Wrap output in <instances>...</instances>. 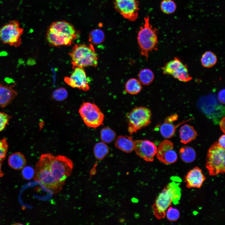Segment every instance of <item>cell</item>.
I'll return each mask as SVG.
<instances>
[{"label": "cell", "mask_w": 225, "mask_h": 225, "mask_svg": "<svg viewBox=\"0 0 225 225\" xmlns=\"http://www.w3.org/2000/svg\"><path fill=\"white\" fill-rule=\"evenodd\" d=\"M182 123H180L176 126L172 124V122L164 120V122L160 128V133L164 138H170L174 135L177 127Z\"/></svg>", "instance_id": "cell-21"}, {"label": "cell", "mask_w": 225, "mask_h": 225, "mask_svg": "<svg viewBox=\"0 0 225 225\" xmlns=\"http://www.w3.org/2000/svg\"><path fill=\"white\" fill-rule=\"evenodd\" d=\"M22 174L23 177L24 179L29 180L34 177L35 170L30 166H25L22 168Z\"/></svg>", "instance_id": "cell-34"}, {"label": "cell", "mask_w": 225, "mask_h": 225, "mask_svg": "<svg viewBox=\"0 0 225 225\" xmlns=\"http://www.w3.org/2000/svg\"><path fill=\"white\" fill-rule=\"evenodd\" d=\"M8 148V145L6 138L0 139V161L2 162L6 157Z\"/></svg>", "instance_id": "cell-33"}, {"label": "cell", "mask_w": 225, "mask_h": 225, "mask_svg": "<svg viewBox=\"0 0 225 225\" xmlns=\"http://www.w3.org/2000/svg\"><path fill=\"white\" fill-rule=\"evenodd\" d=\"M137 41L141 54L147 60L149 53L158 49L157 30L149 22L148 16L144 18V23L138 32Z\"/></svg>", "instance_id": "cell-4"}, {"label": "cell", "mask_w": 225, "mask_h": 225, "mask_svg": "<svg viewBox=\"0 0 225 225\" xmlns=\"http://www.w3.org/2000/svg\"><path fill=\"white\" fill-rule=\"evenodd\" d=\"M201 61L202 65L204 67L210 68L216 64L217 58L213 52L210 51H207L202 55Z\"/></svg>", "instance_id": "cell-24"}, {"label": "cell", "mask_w": 225, "mask_h": 225, "mask_svg": "<svg viewBox=\"0 0 225 225\" xmlns=\"http://www.w3.org/2000/svg\"><path fill=\"white\" fill-rule=\"evenodd\" d=\"M178 116L177 114H175L169 116L166 118L165 120L168 122H172L178 119Z\"/></svg>", "instance_id": "cell-37"}, {"label": "cell", "mask_w": 225, "mask_h": 225, "mask_svg": "<svg viewBox=\"0 0 225 225\" xmlns=\"http://www.w3.org/2000/svg\"><path fill=\"white\" fill-rule=\"evenodd\" d=\"M68 96V92L64 88H61L55 90L53 92V98L57 101H61L66 99Z\"/></svg>", "instance_id": "cell-31"}, {"label": "cell", "mask_w": 225, "mask_h": 225, "mask_svg": "<svg viewBox=\"0 0 225 225\" xmlns=\"http://www.w3.org/2000/svg\"><path fill=\"white\" fill-rule=\"evenodd\" d=\"M16 85L0 83V107H6L12 102L18 94L13 88Z\"/></svg>", "instance_id": "cell-16"}, {"label": "cell", "mask_w": 225, "mask_h": 225, "mask_svg": "<svg viewBox=\"0 0 225 225\" xmlns=\"http://www.w3.org/2000/svg\"><path fill=\"white\" fill-rule=\"evenodd\" d=\"M137 0H114L115 10L124 18L131 22L138 18L139 10Z\"/></svg>", "instance_id": "cell-10"}, {"label": "cell", "mask_w": 225, "mask_h": 225, "mask_svg": "<svg viewBox=\"0 0 225 225\" xmlns=\"http://www.w3.org/2000/svg\"><path fill=\"white\" fill-rule=\"evenodd\" d=\"M185 65L179 59L175 57L173 59L168 62L161 69L163 74L172 76Z\"/></svg>", "instance_id": "cell-20"}, {"label": "cell", "mask_w": 225, "mask_h": 225, "mask_svg": "<svg viewBox=\"0 0 225 225\" xmlns=\"http://www.w3.org/2000/svg\"><path fill=\"white\" fill-rule=\"evenodd\" d=\"M180 155L182 160L186 163L193 162L196 157V153L194 150L188 146H184L181 148Z\"/></svg>", "instance_id": "cell-23"}, {"label": "cell", "mask_w": 225, "mask_h": 225, "mask_svg": "<svg viewBox=\"0 0 225 225\" xmlns=\"http://www.w3.org/2000/svg\"><path fill=\"white\" fill-rule=\"evenodd\" d=\"M181 142L186 144L194 140L197 136V132L192 126L185 124L179 130Z\"/></svg>", "instance_id": "cell-18"}, {"label": "cell", "mask_w": 225, "mask_h": 225, "mask_svg": "<svg viewBox=\"0 0 225 225\" xmlns=\"http://www.w3.org/2000/svg\"><path fill=\"white\" fill-rule=\"evenodd\" d=\"M218 99L220 102L225 103V90L222 89L221 90L218 94Z\"/></svg>", "instance_id": "cell-36"}, {"label": "cell", "mask_w": 225, "mask_h": 225, "mask_svg": "<svg viewBox=\"0 0 225 225\" xmlns=\"http://www.w3.org/2000/svg\"><path fill=\"white\" fill-rule=\"evenodd\" d=\"M172 178V181L162 190L152 206L153 214L159 220L165 217L167 209L172 203L177 205L179 203L181 196L179 186L181 179L177 177Z\"/></svg>", "instance_id": "cell-2"}, {"label": "cell", "mask_w": 225, "mask_h": 225, "mask_svg": "<svg viewBox=\"0 0 225 225\" xmlns=\"http://www.w3.org/2000/svg\"><path fill=\"white\" fill-rule=\"evenodd\" d=\"M225 136L224 134L222 135L219 138L218 142L219 144L222 148H224L225 147Z\"/></svg>", "instance_id": "cell-38"}, {"label": "cell", "mask_w": 225, "mask_h": 225, "mask_svg": "<svg viewBox=\"0 0 225 225\" xmlns=\"http://www.w3.org/2000/svg\"><path fill=\"white\" fill-rule=\"evenodd\" d=\"M23 31L18 21H10L0 28V39L4 44L18 47L21 44Z\"/></svg>", "instance_id": "cell-8"}, {"label": "cell", "mask_w": 225, "mask_h": 225, "mask_svg": "<svg viewBox=\"0 0 225 225\" xmlns=\"http://www.w3.org/2000/svg\"><path fill=\"white\" fill-rule=\"evenodd\" d=\"M74 71L69 77H66L64 80L66 83L72 88H78L84 91L89 90L88 79L83 68H74Z\"/></svg>", "instance_id": "cell-13"}, {"label": "cell", "mask_w": 225, "mask_h": 225, "mask_svg": "<svg viewBox=\"0 0 225 225\" xmlns=\"http://www.w3.org/2000/svg\"><path fill=\"white\" fill-rule=\"evenodd\" d=\"M125 86L127 92L131 95L138 93L142 88L141 83L135 78H131L128 80L125 83Z\"/></svg>", "instance_id": "cell-22"}, {"label": "cell", "mask_w": 225, "mask_h": 225, "mask_svg": "<svg viewBox=\"0 0 225 225\" xmlns=\"http://www.w3.org/2000/svg\"><path fill=\"white\" fill-rule=\"evenodd\" d=\"M79 112L84 123L89 128H96L103 123L104 115L94 103H83L79 108Z\"/></svg>", "instance_id": "cell-9"}, {"label": "cell", "mask_w": 225, "mask_h": 225, "mask_svg": "<svg viewBox=\"0 0 225 225\" xmlns=\"http://www.w3.org/2000/svg\"><path fill=\"white\" fill-rule=\"evenodd\" d=\"M78 35L74 27L70 23L65 21H57L50 26L47 32L46 38L52 46H69L78 38Z\"/></svg>", "instance_id": "cell-3"}, {"label": "cell", "mask_w": 225, "mask_h": 225, "mask_svg": "<svg viewBox=\"0 0 225 225\" xmlns=\"http://www.w3.org/2000/svg\"><path fill=\"white\" fill-rule=\"evenodd\" d=\"M134 150L140 157L147 161L152 162L156 154L157 147L149 140H136L135 141Z\"/></svg>", "instance_id": "cell-14"}, {"label": "cell", "mask_w": 225, "mask_h": 225, "mask_svg": "<svg viewBox=\"0 0 225 225\" xmlns=\"http://www.w3.org/2000/svg\"><path fill=\"white\" fill-rule=\"evenodd\" d=\"M138 77V80L143 85H148L153 81L154 76L152 71L148 68H144L140 71Z\"/></svg>", "instance_id": "cell-25"}, {"label": "cell", "mask_w": 225, "mask_h": 225, "mask_svg": "<svg viewBox=\"0 0 225 225\" xmlns=\"http://www.w3.org/2000/svg\"><path fill=\"white\" fill-rule=\"evenodd\" d=\"M88 38L89 41L92 44L98 45L104 42L105 38V34L101 29H96L91 31Z\"/></svg>", "instance_id": "cell-27"}, {"label": "cell", "mask_w": 225, "mask_h": 225, "mask_svg": "<svg viewBox=\"0 0 225 225\" xmlns=\"http://www.w3.org/2000/svg\"><path fill=\"white\" fill-rule=\"evenodd\" d=\"M156 154L158 160L166 164L173 163L178 159L173 143L167 140H163L157 148Z\"/></svg>", "instance_id": "cell-12"}, {"label": "cell", "mask_w": 225, "mask_h": 225, "mask_svg": "<svg viewBox=\"0 0 225 225\" xmlns=\"http://www.w3.org/2000/svg\"><path fill=\"white\" fill-rule=\"evenodd\" d=\"M198 106L202 112L215 123H218L224 115V107L215 99L200 101Z\"/></svg>", "instance_id": "cell-11"}, {"label": "cell", "mask_w": 225, "mask_h": 225, "mask_svg": "<svg viewBox=\"0 0 225 225\" xmlns=\"http://www.w3.org/2000/svg\"><path fill=\"white\" fill-rule=\"evenodd\" d=\"M152 113L148 108L144 107L134 108L127 115L128 123V130L133 134L151 122Z\"/></svg>", "instance_id": "cell-7"}, {"label": "cell", "mask_w": 225, "mask_h": 225, "mask_svg": "<svg viewBox=\"0 0 225 225\" xmlns=\"http://www.w3.org/2000/svg\"><path fill=\"white\" fill-rule=\"evenodd\" d=\"M68 54L73 69L77 67H96L98 65V55L92 44L75 45Z\"/></svg>", "instance_id": "cell-5"}, {"label": "cell", "mask_w": 225, "mask_h": 225, "mask_svg": "<svg viewBox=\"0 0 225 225\" xmlns=\"http://www.w3.org/2000/svg\"><path fill=\"white\" fill-rule=\"evenodd\" d=\"M73 168L72 161L64 156H55L50 153L43 154L36 164L34 180L50 192L56 194L62 190Z\"/></svg>", "instance_id": "cell-1"}, {"label": "cell", "mask_w": 225, "mask_h": 225, "mask_svg": "<svg viewBox=\"0 0 225 225\" xmlns=\"http://www.w3.org/2000/svg\"><path fill=\"white\" fill-rule=\"evenodd\" d=\"M2 162L0 161V177H2L4 175L3 174V173L2 172V170H1V165Z\"/></svg>", "instance_id": "cell-40"}, {"label": "cell", "mask_w": 225, "mask_h": 225, "mask_svg": "<svg viewBox=\"0 0 225 225\" xmlns=\"http://www.w3.org/2000/svg\"><path fill=\"white\" fill-rule=\"evenodd\" d=\"M166 213V216L168 220L171 221H175L180 217V213L178 210L176 208L170 207L168 209Z\"/></svg>", "instance_id": "cell-32"}, {"label": "cell", "mask_w": 225, "mask_h": 225, "mask_svg": "<svg viewBox=\"0 0 225 225\" xmlns=\"http://www.w3.org/2000/svg\"><path fill=\"white\" fill-rule=\"evenodd\" d=\"M225 148L217 142H214L208 149L206 167L210 175L216 176L225 172Z\"/></svg>", "instance_id": "cell-6"}, {"label": "cell", "mask_w": 225, "mask_h": 225, "mask_svg": "<svg viewBox=\"0 0 225 225\" xmlns=\"http://www.w3.org/2000/svg\"><path fill=\"white\" fill-rule=\"evenodd\" d=\"M206 179L201 169L196 167L188 173L185 177L184 181L188 188H200Z\"/></svg>", "instance_id": "cell-15"}, {"label": "cell", "mask_w": 225, "mask_h": 225, "mask_svg": "<svg viewBox=\"0 0 225 225\" xmlns=\"http://www.w3.org/2000/svg\"><path fill=\"white\" fill-rule=\"evenodd\" d=\"M225 117H223L220 122V128L224 133H225Z\"/></svg>", "instance_id": "cell-39"}, {"label": "cell", "mask_w": 225, "mask_h": 225, "mask_svg": "<svg viewBox=\"0 0 225 225\" xmlns=\"http://www.w3.org/2000/svg\"><path fill=\"white\" fill-rule=\"evenodd\" d=\"M172 76L180 81L183 82H188L192 79L188 73L187 66L186 65Z\"/></svg>", "instance_id": "cell-29"}, {"label": "cell", "mask_w": 225, "mask_h": 225, "mask_svg": "<svg viewBox=\"0 0 225 225\" xmlns=\"http://www.w3.org/2000/svg\"><path fill=\"white\" fill-rule=\"evenodd\" d=\"M8 164L12 168L16 170L22 169L26 164V160L20 152H14L10 155L8 159Z\"/></svg>", "instance_id": "cell-19"}, {"label": "cell", "mask_w": 225, "mask_h": 225, "mask_svg": "<svg viewBox=\"0 0 225 225\" xmlns=\"http://www.w3.org/2000/svg\"><path fill=\"white\" fill-rule=\"evenodd\" d=\"M160 8L165 13L170 14L174 12L176 9V5L172 0H163L160 4Z\"/></svg>", "instance_id": "cell-30"}, {"label": "cell", "mask_w": 225, "mask_h": 225, "mask_svg": "<svg viewBox=\"0 0 225 225\" xmlns=\"http://www.w3.org/2000/svg\"><path fill=\"white\" fill-rule=\"evenodd\" d=\"M115 146L121 150L130 153L134 150L135 141L131 136L120 135L118 137L115 143Z\"/></svg>", "instance_id": "cell-17"}, {"label": "cell", "mask_w": 225, "mask_h": 225, "mask_svg": "<svg viewBox=\"0 0 225 225\" xmlns=\"http://www.w3.org/2000/svg\"><path fill=\"white\" fill-rule=\"evenodd\" d=\"M10 118V116L0 111V132L6 127Z\"/></svg>", "instance_id": "cell-35"}, {"label": "cell", "mask_w": 225, "mask_h": 225, "mask_svg": "<svg viewBox=\"0 0 225 225\" xmlns=\"http://www.w3.org/2000/svg\"><path fill=\"white\" fill-rule=\"evenodd\" d=\"M100 139L102 141L106 143H111L116 137L115 132L108 127L102 128L100 132Z\"/></svg>", "instance_id": "cell-28"}, {"label": "cell", "mask_w": 225, "mask_h": 225, "mask_svg": "<svg viewBox=\"0 0 225 225\" xmlns=\"http://www.w3.org/2000/svg\"><path fill=\"white\" fill-rule=\"evenodd\" d=\"M93 152L96 158L98 160H101L108 153L109 148L106 143L102 141L99 142L95 145Z\"/></svg>", "instance_id": "cell-26"}]
</instances>
